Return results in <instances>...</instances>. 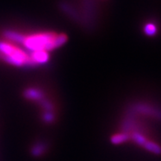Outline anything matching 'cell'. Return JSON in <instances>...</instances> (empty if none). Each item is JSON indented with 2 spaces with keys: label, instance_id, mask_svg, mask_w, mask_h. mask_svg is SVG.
Listing matches in <instances>:
<instances>
[{
  "label": "cell",
  "instance_id": "1",
  "mask_svg": "<svg viewBox=\"0 0 161 161\" xmlns=\"http://www.w3.org/2000/svg\"><path fill=\"white\" fill-rule=\"evenodd\" d=\"M4 36L7 40L19 44L30 52H50L63 46L67 40L65 34L53 31H39L23 34L7 30L4 32Z\"/></svg>",
  "mask_w": 161,
  "mask_h": 161
},
{
  "label": "cell",
  "instance_id": "2",
  "mask_svg": "<svg viewBox=\"0 0 161 161\" xmlns=\"http://www.w3.org/2000/svg\"><path fill=\"white\" fill-rule=\"evenodd\" d=\"M0 59L12 66H35L32 61L31 52L22 47L19 44L8 41H0Z\"/></svg>",
  "mask_w": 161,
  "mask_h": 161
},
{
  "label": "cell",
  "instance_id": "3",
  "mask_svg": "<svg viewBox=\"0 0 161 161\" xmlns=\"http://www.w3.org/2000/svg\"><path fill=\"white\" fill-rule=\"evenodd\" d=\"M49 150V145L45 140L37 141L33 146H31L30 153L31 156L35 158H43V156L48 154Z\"/></svg>",
  "mask_w": 161,
  "mask_h": 161
},
{
  "label": "cell",
  "instance_id": "4",
  "mask_svg": "<svg viewBox=\"0 0 161 161\" xmlns=\"http://www.w3.org/2000/svg\"><path fill=\"white\" fill-rule=\"evenodd\" d=\"M147 152L154 155H161V143L158 140H150L142 146Z\"/></svg>",
  "mask_w": 161,
  "mask_h": 161
},
{
  "label": "cell",
  "instance_id": "5",
  "mask_svg": "<svg viewBox=\"0 0 161 161\" xmlns=\"http://www.w3.org/2000/svg\"><path fill=\"white\" fill-rule=\"evenodd\" d=\"M110 141L111 144L115 145V146L122 145L130 142V135L126 133L117 131L110 136Z\"/></svg>",
  "mask_w": 161,
  "mask_h": 161
},
{
  "label": "cell",
  "instance_id": "6",
  "mask_svg": "<svg viewBox=\"0 0 161 161\" xmlns=\"http://www.w3.org/2000/svg\"><path fill=\"white\" fill-rule=\"evenodd\" d=\"M144 32L145 34L148 36H153L157 32V26L153 23H147L144 25Z\"/></svg>",
  "mask_w": 161,
  "mask_h": 161
}]
</instances>
